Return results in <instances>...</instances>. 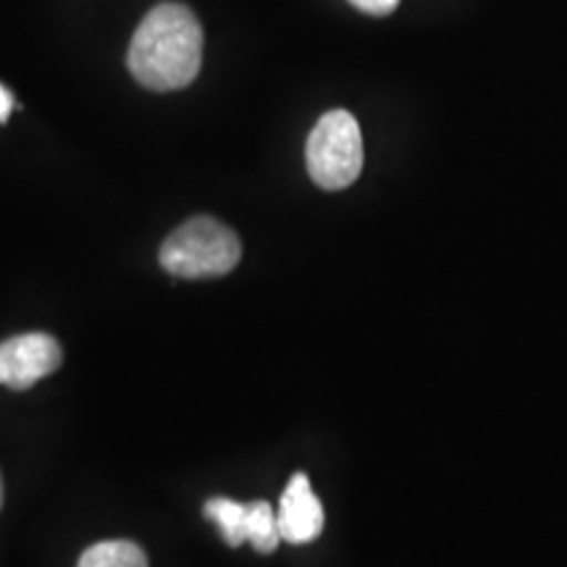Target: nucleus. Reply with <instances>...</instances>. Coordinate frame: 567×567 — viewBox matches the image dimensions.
Wrapping results in <instances>:
<instances>
[{
    "label": "nucleus",
    "instance_id": "nucleus-6",
    "mask_svg": "<svg viewBox=\"0 0 567 567\" xmlns=\"http://www.w3.org/2000/svg\"><path fill=\"white\" fill-rule=\"evenodd\" d=\"M205 517H210L221 530V538L229 547H243L247 542V505L243 502L226 499V496H213L203 507Z\"/></svg>",
    "mask_w": 567,
    "mask_h": 567
},
{
    "label": "nucleus",
    "instance_id": "nucleus-5",
    "mask_svg": "<svg viewBox=\"0 0 567 567\" xmlns=\"http://www.w3.org/2000/svg\"><path fill=\"white\" fill-rule=\"evenodd\" d=\"M276 520H279L281 542L287 544H308L321 536L326 520L323 505L305 473H295L292 481L284 488Z\"/></svg>",
    "mask_w": 567,
    "mask_h": 567
},
{
    "label": "nucleus",
    "instance_id": "nucleus-4",
    "mask_svg": "<svg viewBox=\"0 0 567 567\" xmlns=\"http://www.w3.org/2000/svg\"><path fill=\"white\" fill-rule=\"evenodd\" d=\"M61 344L48 334H21L0 344V386L30 389L61 368Z\"/></svg>",
    "mask_w": 567,
    "mask_h": 567
},
{
    "label": "nucleus",
    "instance_id": "nucleus-7",
    "mask_svg": "<svg viewBox=\"0 0 567 567\" xmlns=\"http://www.w3.org/2000/svg\"><path fill=\"white\" fill-rule=\"evenodd\" d=\"M247 542L260 555H271L279 547V520H276V509L268 502H247Z\"/></svg>",
    "mask_w": 567,
    "mask_h": 567
},
{
    "label": "nucleus",
    "instance_id": "nucleus-10",
    "mask_svg": "<svg viewBox=\"0 0 567 567\" xmlns=\"http://www.w3.org/2000/svg\"><path fill=\"white\" fill-rule=\"evenodd\" d=\"M11 109H13V97L9 95V90L0 84V124L11 116Z\"/></svg>",
    "mask_w": 567,
    "mask_h": 567
},
{
    "label": "nucleus",
    "instance_id": "nucleus-11",
    "mask_svg": "<svg viewBox=\"0 0 567 567\" xmlns=\"http://www.w3.org/2000/svg\"><path fill=\"white\" fill-rule=\"evenodd\" d=\"M0 507H3V478H0Z\"/></svg>",
    "mask_w": 567,
    "mask_h": 567
},
{
    "label": "nucleus",
    "instance_id": "nucleus-3",
    "mask_svg": "<svg viewBox=\"0 0 567 567\" xmlns=\"http://www.w3.org/2000/svg\"><path fill=\"white\" fill-rule=\"evenodd\" d=\"M308 174L321 189L337 193L363 172V134L350 111H329L318 118L305 147Z\"/></svg>",
    "mask_w": 567,
    "mask_h": 567
},
{
    "label": "nucleus",
    "instance_id": "nucleus-2",
    "mask_svg": "<svg viewBox=\"0 0 567 567\" xmlns=\"http://www.w3.org/2000/svg\"><path fill=\"white\" fill-rule=\"evenodd\" d=\"M243 245L229 226L210 216H197L172 231L161 247V266L179 279H213L234 271Z\"/></svg>",
    "mask_w": 567,
    "mask_h": 567
},
{
    "label": "nucleus",
    "instance_id": "nucleus-1",
    "mask_svg": "<svg viewBox=\"0 0 567 567\" xmlns=\"http://www.w3.org/2000/svg\"><path fill=\"white\" fill-rule=\"evenodd\" d=\"M132 76L153 92L184 90L203 66V27L187 6L161 3L140 21L130 55Z\"/></svg>",
    "mask_w": 567,
    "mask_h": 567
},
{
    "label": "nucleus",
    "instance_id": "nucleus-9",
    "mask_svg": "<svg viewBox=\"0 0 567 567\" xmlns=\"http://www.w3.org/2000/svg\"><path fill=\"white\" fill-rule=\"evenodd\" d=\"M350 3L363 13H371V17H386L400 6V0H350Z\"/></svg>",
    "mask_w": 567,
    "mask_h": 567
},
{
    "label": "nucleus",
    "instance_id": "nucleus-8",
    "mask_svg": "<svg viewBox=\"0 0 567 567\" xmlns=\"http://www.w3.org/2000/svg\"><path fill=\"white\" fill-rule=\"evenodd\" d=\"M76 567H147V557L132 542H101L84 551Z\"/></svg>",
    "mask_w": 567,
    "mask_h": 567
}]
</instances>
